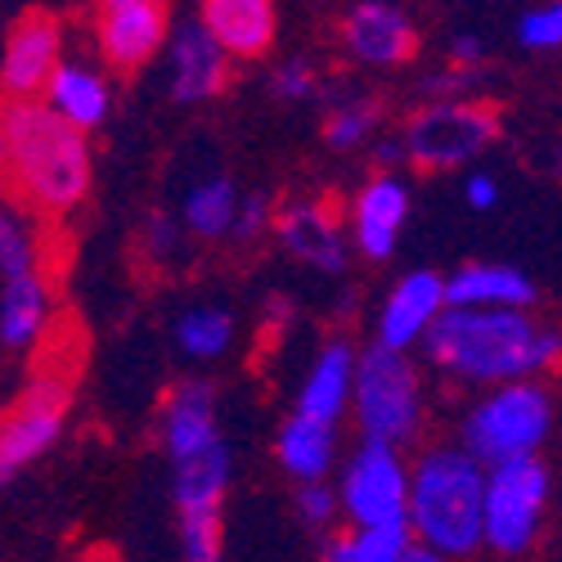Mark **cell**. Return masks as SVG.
<instances>
[{
  "label": "cell",
  "instance_id": "cell-33",
  "mask_svg": "<svg viewBox=\"0 0 562 562\" xmlns=\"http://www.w3.org/2000/svg\"><path fill=\"white\" fill-rule=\"evenodd\" d=\"M184 248H190V229H184L180 216L171 212H154L145 225V252L154 266H176L184 261Z\"/></svg>",
  "mask_w": 562,
  "mask_h": 562
},
{
  "label": "cell",
  "instance_id": "cell-35",
  "mask_svg": "<svg viewBox=\"0 0 562 562\" xmlns=\"http://www.w3.org/2000/svg\"><path fill=\"white\" fill-rule=\"evenodd\" d=\"M274 216L279 207L257 190V194H244V212H239V225H234V248H252L261 234H274Z\"/></svg>",
  "mask_w": 562,
  "mask_h": 562
},
{
  "label": "cell",
  "instance_id": "cell-10",
  "mask_svg": "<svg viewBox=\"0 0 562 562\" xmlns=\"http://www.w3.org/2000/svg\"><path fill=\"white\" fill-rule=\"evenodd\" d=\"M64 64V19L50 10H27L14 19L5 36V55H0V81H5V100H41L50 77Z\"/></svg>",
  "mask_w": 562,
  "mask_h": 562
},
{
  "label": "cell",
  "instance_id": "cell-39",
  "mask_svg": "<svg viewBox=\"0 0 562 562\" xmlns=\"http://www.w3.org/2000/svg\"><path fill=\"white\" fill-rule=\"evenodd\" d=\"M405 562H454V558H446L441 549H432V544H424V540H414V549H409Z\"/></svg>",
  "mask_w": 562,
  "mask_h": 562
},
{
  "label": "cell",
  "instance_id": "cell-17",
  "mask_svg": "<svg viewBox=\"0 0 562 562\" xmlns=\"http://www.w3.org/2000/svg\"><path fill=\"white\" fill-rule=\"evenodd\" d=\"M158 437H162L167 463H180V459H194L203 450L225 446L216 387L207 379H180L158 409Z\"/></svg>",
  "mask_w": 562,
  "mask_h": 562
},
{
  "label": "cell",
  "instance_id": "cell-37",
  "mask_svg": "<svg viewBox=\"0 0 562 562\" xmlns=\"http://www.w3.org/2000/svg\"><path fill=\"white\" fill-rule=\"evenodd\" d=\"M486 64V41L477 32H459L450 36V68H468V72H482Z\"/></svg>",
  "mask_w": 562,
  "mask_h": 562
},
{
  "label": "cell",
  "instance_id": "cell-23",
  "mask_svg": "<svg viewBox=\"0 0 562 562\" xmlns=\"http://www.w3.org/2000/svg\"><path fill=\"white\" fill-rule=\"evenodd\" d=\"M239 212H244V194L225 171L194 176L180 194V221L190 229V239L199 244H229Z\"/></svg>",
  "mask_w": 562,
  "mask_h": 562
},
{
  "label": "cell",
  "instance_id": "cell-26",
  "mask_svg": "<svg viewBox=\"0 0 562 562\" xmlns=\"http://www.w3.org/2000/svg\"><path fill=\"white\" fill-rule=\"evenodd\" d=\"M234 477L229 441L216 450H203L194 459L171 463V504L176 513H221V499Z\"/></svg>",
  "mask_w": 562,
  "mask_h": 562
},
{
  "label": "cell",
  "instance_id": "cell-1",
  "mask_svg": "<svg viewBox=\"0 0 562 562\" xmlns=\"http://www.w3.org/2000/svg\"><path fill=\"white\" fill-rule=\"evenodd\" d=\"M424 356L437 373L463 387H504L522 379H544L562 369V329L531 311H459L450 306Z\"/></svg>",
  "mask_w": 562,
  "mask_h": 562
},
{
  "label": "cell",
  "instance_id": "cell-16",
  "mask_svg": "<svg viewBox=\"0 0 562 562\" xmlns=\"http://www.w3.org/2000/svg\"><path fill=\"white\" fill-rule=\"evenodd\" d=\"M171 14L167 0H145V5H126V10H109L95 19V45L100 59L113 72H139L145 64H154L167 45H171Z\"/></svg>",
  "mask_w": 562,
  "mask_h": 562
},
{
  "label": "cell",
  "instance_id": "cell-11",
  "mask_svg": "<svg viewBox=\"0 0 562 562\" xmlns=\"http://www.w3.org/2000/svg\"><path fill=\"white\" fill-rule=\"evenodd\" d=\"M338 45L360 68H401L418 55V27L392 0H356L338 23Z\"/></svg>",
  "mask_w": 562,
  "mask_h": 562
},
{
  "label": "cell",
  "instance_id": "cell-5",
  "mask_svg": "<svg viewBox=\"0 0 562 562\" xmlns=\"http://www.w3.org/2000/svg\"><path fill=\"white\" fill-rule=\"evenodd\" d=\"M356 428L360 441H383V446H414L428 424V387L424 373L409 360V351L392 347H364L360 373H356Z\"/></svg>",
  "mask_w": 562,
  "mask_h": 562
},
{
  "label": "cell",
  "instance_id": "cell-25",
  "mask_svg": "<svg viewBox=\"0 0 562 562\" xmlns=\"http://www.w3.org/2000/svg\"><path fill=\"white\" fill-rule=\"evenodd\" d=\"M234 338H239V324H234V311L221 302H194L176 311L171 319V342L190 364H216L234 351Z\"/></svg>",
  "mask_w": 562,
  "mask_h": 562
},
{
  "label": "cell",
  "instance_id": "cell-7",
  "mask_svg": "<svg viewBox=\"0 0 562 562\" xmlns=\"http://www.w3.org/2000/svg\"><path fill=\"white\" fill-rule=\"evenodd\" d=\"M499 135V113L482 100H428L414 109L401 145L409 167L418 171H459L482 158Z\"/></svg>",
  "mask_w": 562,
  "mask_h": 562
},
{
  "label": "cell",
  "instance_id": "cell-30",
  "mask_svg": "<svg viewBox=\"0 0 562 562\" xmlns=\"http://www.w3.org/2000/svg\"><path fill=\"white\" fill-rule=\"evenodd\" d=\"M180 553L184 562H225L221 513H180Z\"/></svg>",
  "mask_w": 562,
  "mask_h": 562
},
{
  "label": "cell",
  "instance_id": "cell-24",
  "mask_svg": "<svg viewBox=\"0 0 562 562\" xmlns=\"http://www.w3.org/2000/svg\"><path fill=\"white\" fill-rule=\"evenodd\" d=\"M274 463L284 473L306 486V482H329V473L338 468V428L319 424L306 414H289L274 432Z\"/></svg>",
  "mask_w": 562,
  "mask_h": 562
},
{
  "label": "cell",
  "instance_id": "cell-13",
  "mask_svg": "<svg viewBox=\"0 0 562 562\" xmlns=\"http://www.w3.org/2000/svg\"><path fill=\"white\" fill-rule=\"evenodd\" d=\"M274 244L293 261L319 270V274H342L351 261V234L342 229L338 212L324 199H289L279 203L274 216Z\"/></svg>",
  "mask_w": 562,
  "mask_h": 562
},
{
  "label": "cell",
  "instance_id": "cell-2",
  "mask_svg": "<svg viewBox=\"0 0 562 562\" xmlns=\"http://www.w3.org/2000/svg\"><path fill=\"white\" fill-rule=\"evenodd\" d=\"M0 145H5L10 190L27 212L64 221L86 203L90 184H95L90 145L77 126H68L41 100L5 104Z\"/></svg>",
  "mask_w": 562,
  "mask_h": 562
},
{
  "label": "cell",
  "instance_id": "cell-18",
  "mask_svg": "<svg viewBox=\"0 0 562 562\" xmlns=\"http://www.w3.org/2000/svg\"><path fill=\"white\" fill-rule=\"evenodd\" d=\"M356 373H360V351L347 338H329L306 364L293 414L319 418V424H342L347 409L356 405Z\"/></svg>",
  "mask_w": 562,
  "mask_h": 562
},
{
  "label": "cell",
  "instance_id": "cell-20",
  "mask_svg": "<svg viewBox=\"0 0 562 562\" xmlns=\"http://www.w3.org/2000/svg\"><path fill=\"white\" fill-rule=\"evenodd\" d=\"M41 104L50 113H59L68 126H77L81 135H90V131H100L113 113V81L95 64L64 59L59 72L50 77V86H45Z\"/></svg>",
  "mask_w": 562,
  "mask_h": 562
},
{
  "label": "cell",
  "instance_id": "cell-40",
  "mask_svg": "<svg viewBox=\"0 0 562 562\" xmlns=\"http://www.w3.org/2000/svg\"><path fill=\"white\" fill-rule=\"evenodd\" d=\"M100 14H109V10H126V5H145V0H90Z\"/></svg>",
  "mask_w": 562,
  "mask_h": 562
},
{
  "label": "cell",
  "instance_id": "cell-34",
  "mask_svg": "<svg viewBox=\"0 0 562 562\" xmlns=\"http://www.w3.org/2000/svg\"><path fill=\"white\" fill-rule=\"evenodd\" d=\"M270 95L279 104H311L319 95V72L311 59H284L270 72Z\"/></svg>",
  "mask_w": 562,
  "mask_h": 562
},
{
  "label": "cell",
  "instance_id": "cell-12",
  "mask_svg": "<svg viewBox=\"0 0 562 562\" xmlns=\"http://www.w3.org/2000/svg\"><path fill=\"white\" fill-rule=\"evenodd\" d=\"M450 311L446 297V274L437 270H409L387 289L379 319H373V342L392 351H414L424 347L437 329V319Z\"/></svg>",
  "mask_w": 562,
  "mask_h": 562
},
{
  "label": "cell",
  "instance_id": "cell-41",
  "mask_svg": "<svg viewBox=\"0 0 562 562\" xmlns=\"http://www.w3.org/2000/svg\"><path fill=\"white\" fill-rule=\"evenodd\" d=\"M553 171H558V176H562V149H558V158H553Z\"/></svg>",
  "mask_w": 562,
  "mask_h": 562
},
{
  "label": "cell",
  "instance_id": "cell-15",
  "mask_svg": "<svg viewBox=\"0 0 562 562\" xmlns=\"http://www.w3.org/2000/svg\"><path fill=\"white\" fill-rule=\"evenodd\" d=\"M167 86H171V100L184 104V109L212 104L221 90L229 86V55H225V45L207 32L203 19L180 23L171 32V45H167Z\"/></svg>",
  "mask_w": 562,
  "mask_h": 562
},
{
  "label": "cell",
  "instance_id": "cell-3",
  "mask_svg": "<svg viewBox=\"0 0 562 562\" xmlns=\"http://www.w3.org/2000/svg\"><path fill=\"white\" fill-rule=\"evenodd\" d=\"M486 482L491 468L459 441L418 450L409 473V527L446 558H468L486 544Z\"/></svg>",
  "mask_w": 562,
  "mask_h": 562
},
{
  "label": "cell",
  "instance_id": "cell-19",
  "mask_svg": "<svg viewBox=\"0 0 562 562\" xmlns=\"http://www.w3.org/2000/svg\"><path fill=\"white\" fill-rule=\"evenodd\" d=\"M446 297L459 311H531L536 284L508 261H468L446 274Z\"/></svg>",
  "mask_w": 562,
  "mask_h": 562
},
{
  "label": "cell",
  "instance_id": "cell-4",
  "mask_svg": "<svg viewBox=\"0 0 562 562\" xmlns=\"http://www.w3.org/2000/svg\"><path fill=\"white\" fill-rule=\"evenodd\" d=\"M553 432V392L540 379L504 383L482 392L459 418V446L486 468L536 459Z\"/></svg>",
  "mask_w": 562,
  "mask_h": 562
},
{
  "label": "cell",
  "instance_id": "cell-28",
  "mask_svg": "<svg viewBox=\"0 0 562 562\" xmlns=\"http://www.w3.org/2000/svg\"><path fill=\"white\" fill-rule=\"evenodd\" d=\"M351 540H356V562H405L418 536H414L409 518H396V522L356 527Z\"/></svg>",
  "mask_w": 562,
  "mask_h": 562
},
{
  "label": "cell",
  "instance_id": "cell-22",
  "mask_svg": "<svg viewBox=\"0 0 562 562\" xmlns=\"http://www.w3.org/2000/svg\"><path fill=\"white\" fill-rule=\"evenodd\" d=\"M45 324H50V279L45 270H27L14 279H0V347L10 356L36 351Z\"/></svg>",
  "mask_w": 562,
  "mask_h": 562
},
{
  "label": "cell",
  "instance_id": "cell-21",
  "mask_svg": "<svg viewBox=\"0 0 562 562\" xmlns=\"http://www.w3.org/2000/svg\"><path fill=\"white\" fill-rule=\"evenodd\" d=\"M207 32L225 45L229 59H266L279 36L274 0H203Z\"/></svg>",
  "mask_w": 562,
  "mask_h": 562
},
{
  "label": "cell",
  "instance_id": "cell-36",
  "mask_svg": "<svg viewBox=\"0 0 562 562\" xmlns=\"http://www.w3.org/2000/svg\"><path fill=\"white\" fill-rule=\"evenodd\" d=\"M463 203L473 212H491L499 203V180L491 171H468L463 176Z\"/></svg>",
  "mask_w": 562,
  "mask_h": 562
},
{
  "label": "cell",
  "instance_id": "cell-6",
  "mask_svg": "<svg viewBox=\"0 0 562 562\" xmlns=\"http://www.w3.org/2000/svg\"><path fill=\"white\" fill-rule=\"evenodd\" d=\"M72 409V369L64 360H41L19 383L14 401L5 405L0 424V477L14 482L23 468H32L41 454H50L64 437Z\"/></svg>",
  "mask_w": 562,
  "mask_h": 562
},
{
  "label": "cell",
  "instance_id": "cell-8",
  "mask_svg": "<svg viewBox=\"0 0 562 562\" xmlns=\"http://www.w3.org/2000/svg\"><path fill=\"white\" fill-rule=\"evenodd\" d=\"M549 468L544 459H513L491 468L486 482V549L499 558H522L540 544L549 518Z\"/></svg>",
  "mask_w": 562,
  "mask_h": 562
},
{
  "label": "cell",
  "instance_id": "cell-29",
  "mask_svg": "<svg viewBox=\"0 0 562 562\" xmlns=\"http://www.w3.org/2000/svg\"><path fill=\"white\" fill-rule=\"evenodd\" d=\"M41 266V244H36V229L32 221H23L14 207H5L0 216V279H14Z\"/></svg>",
  "mask_w": 562,
  "mask_h": 562
},
{
  "label": "cell",
  "instance_id": "cell-32",
  "mask_svg": "<svg viewBox=\"0 0 562 562\" xmlns=\"http://www.w3.org/2000/svg\"><path fill=\"white\" fill-rule=\"evenodd\" d=\"M518 45L522 50H562V0H540L518 19Z\"/></svg>",
  "mask_w": 562,
  "mask_h": 562
},
{
  "label": "cell",
  "instance_id": "cell-31",
  "mask_svg": "<svg viewBox=\"0 0 562 562\" xmlns=\"http://www.w3.org/2000/svg\"><path fill=\"white\" fill-rule=\"evenodd\" d=\"M293 513H297V522H302L306 531L334 536V522L342 518V495H338V486H329V482H306V486H297V495H293Z\"/></svg>",
  "mask_w": 562,
  "mask_h": 562
},
{
  "label": "cell",
  "instance_id": "cell-14",
  "mask_svg": "<svg viewBox=\"0 0 562 562\" xmlns=\"http://www.w3.org/2000/svg\"><path fill=\"white\" fill-rule=\"evenodd\" d=\"M409 221V184L401 171H373L351 199V244L364 261H392Z\"/></svg>",
  "mask_w": 562,
  "mask_h": 562
},
{
  "label": "cell",
  "instance_id": "cell-9",
  "mask_svg": "<svg viewBox=\"0 0 562 562\" xmlns=\"http://www.w3.org/2000/svg\"><path fill=\"white\" fill-rule=\"evenodd\" d=\"M409 473H414V459H405L396 446L360 441L338 468L342 518L351 522V531L409 518Z\"/></svg>",
  "mask_w": 562,
  "mask_h": 562
},
{
  "label": "cell",
  "instance_id": "cell-27",
  "mask_svg": "<svg viewBox=\"0 0 562 562\" xmlns=\"http://www.w3.org/2000/svg\"><path fill=\"white\" fill-rule=\"evenodd\" d=\"M383 122V104L364 95V90H347L338 95L329 109H324V145L338 149V154H351V149H364L373 131Z\"/></svg>",
  "mask_w": 562,
  "mask_h": 562
},
{
  "label": "cell",
  "instance_id": "cell-38",
  "mask_svg": "<svg viewBox=\"0 0 562 562\" xmlns=\"http://www.w3.org/2000/svg\"><path fill=\"white\" fill-rule=\"evenodd\" d=\"M319 562H356V540H351V531H334V536H324Z\"/></svg>",
  "mask_w": 562,
  "mask_h": 562
}]
</instances>
